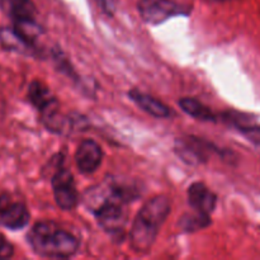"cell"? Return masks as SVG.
I'll use <instances>...</instances> for the list:
<instances>
[{
    "label": "cell",
    "instance_id": "obj_1",
    "mask_svg": "<svg viewBox=\"0 0 260 260\" xmlns=\"http://www.w3.org/2000/svg\"><path fill=\"white\" fill-rule=\"evenodd\" d=\"M169 213L170 201L167 196H156L142 206L129 231V245L134 251L144 254L151 249Z\"/></svg>",
    "mask_w": 260,
    "mask_h": 260
},
{
    "label": "cell",
    "instance_id": "obj_2",
    "mask_svg": "<svg viewBox=\"0 0 260 260\" xmlns=\"http://www.w3.org/2000/svg\"><path fill=\"white\" fill-rule=\"evenodd\" d=\"M30 248L45 258H70L78 251L79 241L73 234L57 228L53 222H38L27 235Z\"/></svg>",
    "mask_w": 260,
    "mask_h": 260
},
{
    "label": "cell",
    "instance_id": "obj_3",
    "mask_svg": "<svg viewBox=\"0 0 260 260\" xmlns=\"http://www.w3.org/2000/svg\"><path fill=\"white\" fill-rule=\"evenodd\" d=\"M126 202L109 197L104 200L95 210L98 225L109 234H119L124 230L127 223Z\"/></svg>",
    "mask_w": 260,
    "mask_h": 260
},
{
    "label": "cell",
    "instance_id": "obj_4",
    "mask_svg": "<svg viewBox=\"0 0 260 260\" xmlns=\"http://www.w3.org/2000/svg\"><path fill=\"white\" fill-rule=\"evenodd\" d=\"M52 189L55 201L63 211H70L78 205V192L70 170L58 168L52 175Z\"/></svg>",
    "mask_w": 260,
    "mask_h": 260
},
{
    "label": "cell",
    "instance_id": "obj_5",
    "mask_svg": "<svg viewBox=\"0 0 260 260\" xmlns=\"http://www.w3.org/2000/svg\"><path fill=\"white\" fill-rule=\"evenodd\" d=\"M139 13L142 19L152 25L161 24L174 15L187 13L173 0H140Z\"/></svg>",
    "mask_w": 260,
    "mask_h": 260
},
{
    "label": "cell",
    "instance_id": "obj_6",
    "mask_svg": "<svg viewBox=\"0 0 260 260\" xmlns=\"http://www.w3.org/2000/svg\"><path fill=\"white\" fill-rule=\"evenodd\" d=\"M210 142L198 137H180L175 141V152L178 156L190 165H198L207 161L210 154L213 151Z\"/></svg>",
    "mask_w": 260,
    "mask_h": 260
},
{
    "label": "cell",
    "instance_id": "obj_7",
    "mask_svg": "<svg viewBox=\"0 0 260 260\" xmlns=\"http://www.w3.org/2000/svg\"><path fill=\"white\" fill-rule=\"evenodd\" d=\"M102 159H103L102 147L94 140L81 141L75 152L76 165L83 174H91L95 172L101 167Z\"/></svg>",
    "mask_w": 260,
    "mask_h": 260
},
{
    "label": "cell",
    "instance_id": "obj_8",
    "mask_svg": "<svg viewBox=\"0 0 260 260\" xmlns=\"http://www.w3.org/2000/svg\"><path fill=\"white\" fill-rule=\"evenodd\" d=\"M217 197L203 183H193L188 189V203L193 211L211 215L216 207Z\"/></svg>",
    "mask_w": 260,
    "mask_h": 260
},
{
    "label": "cell",
    "instance_id": "obj_9",
    "mask_svg": "<svg viewBox=\"0 0 260 260\" xmlns=\"http://www.w3.org/2000/svg\"><path fill=\"white\" fill-rule=\"evenodd\" d=\"M28 98H29L30 103L41 112V114H45L47 112L58 108L57 99L51 94L47 86L43 85L38 80L30 83L29 88H28Z\"/></svg>",
    "mask_w": 260,
    "mask_h": 260
},
{
    "label": "cell",
    "instance_id": "obj_10",
    "mask_svg": "<svg viewBox=\"0 0 260 260\" xmlns=\"http://www.w3.org/2000/svg\"><path fill=\"white\" fill-rule=\"evenodd\" d=\"M0 45L4 50L13 51V52L22 53V55L33 56L37 53V46L30 45L29 42L20 37L13 27L0 28Z\"/></svg>",
    "mask_w": 260,
    "mask_h": 260
},
{
    "label": "cell",
    "instance_id": "obj_11",
    "mask_svg": "<svg viewBox=\"0 0 260 260\" xmlns=\"http://www.w3.org/2000/svg\"><path fill=\"white\" fill-rule=\"evenodd\" d=\"M29 222V212L24 203L12 202L0 213V225L9 230H19Z\"/></svg>",
    "mask_w": 260,
    "mask_h": 260
},
{
    "label": "cell",
    "instance_id": "obj_12",
    "mask_svg": "<svg viewBox=\"0 0 260 260\" xmlns=\"http://www.w3.org/2000/svg\"><path fill=\"white\" fill-rule=\"evenodd\" d=\"M128 96L146 113L150 116H154L156 118H167L170 116L169 107L165 106L162 102L157 101L154 96L145 94L140 90H131L128 93Z\"/></svg>",
    "mask_w": 260,
    "mask_h": 260
},
{
    "label": "cell",
    "instance_id": "obj_13",
    "mask_svg": "<svg viewBox=\"0 0 260 260\" xmlns=\"http://www.w3.org/2000/svg\"><path fill=\"white\" fill-rule=\"evenodd\" d=\"M0 9L12 19H33L37 10L30 0H0Z\"/></svg>",
    "mask_w": 260,
    "mask_h": 260
},
{
    "label": "cell",
    "instance_id": "obj_14",
    "mask_svg": "<svg viewBox=\"0 0 260 260\" xmlns=\"http://www.w3.org/2000/svg\"><path fill=\"white\" fill-rule=\"evenodd\" d=\"M13 29L20 36V37L24 38L27 42H29L30 45H35L37 42L38 38L42 35V28L38 24L36 18L33 19H20V20H14L13 22Z\"/></svg>",
    "mask_w": 260,
    "mask_h": 260
},
{
    "label": "cell",
    "instance_id": "obj_15",
    "mask_svg": "<svg viewBox=\"0 0 260 260\" xmlns=\"http://www.w3.org/2000/svg\"><path fill=\"white\" fill-rule=\"evenodd\" d=\"M179 106L190 117L201 121H216V116L208 107L203 106L201 102L193 98H183L179 101Z\"/></svg>",
    "mask_w": 260,
    "mask_h": 260
},
{
    "label": "cell",
    "instance_id": "obj_16",
    "mask_svg": "<svg viewBox=\"0 0 260 260\" xmlns=\"http://www.w3.org/2000/svg\"><path fill=\"white\" fill-rule=\"evenodd\" d=\"M211 223L210 215H206V213H201L194 211L192 213H185L179 221V226L183 231H188V233H192V231H198L201 229L207 228Z\"/></svg>",
    "mask_w": 260,
    "mask_h": 260
},
{
    "label": "cell",
    "instance_id": "obj_17",
    "mask_svg": "<svg viewBox=\"0 0 260 260\" xmlns=\"http://www.w3.org/2000/svg\"><path fill=\"white\" fill-rule=\"evenodd\" d=\"M244 136L248 140H250L255 146L260 147V126H250V124H245V126L239 127Z\"/></svg>",
    "mask_w": 260,
    "mask_h": 260
},
{
    "label": "cell",
    "instance_id": "obj_18",
    "mask_svg": "<svg viewBox=\"0 0 260 260\" xmlns=\"http://www.w3.org/2000/svg\"><path fill=\"white\" fill-rule=\"evenodd\" d=\"M14 253V248L12 244L7 240V238L0 235V259H8Z\"/></svg>",
    "mask_w": 260,
    "mask_h": 260
},
{
    "label": "cell",
    "instance_id": "obj_19",
    "mask_svg": "<svg viewBox=\"0 0 260 260\" xmlns=\"http://www.w3.org/2000/svg\"><path fill=\"white\" fill-rule=\"evenodd\" d=\"M98 3L101 4L102 9H103L108 15H112L114 13V10H116L114 0H98Z\"/></svg>",
    "mask_w": 260,
    "mask_h": 260
},
{
    "label": "cell",
    "instance_id": "obj_20",
    "mask_svg": "<svg viewBox=\"0 0 260 260\" xmlns=\"http://www.w3.org/2000/svg\"><path fill=\"white\" fill-rule=\"evenodd\" d=\"M12 203V201H10V197L8 194H0V213L4 212L5 208L8 207V206Z\"/></svg>",
    "mask_w": 260,
    "mask_h": 260
},
{
    "label": "cell",
    "instance_id": "obj_21",
    "mask_svg": "<svg viewBox=\"0 0 260 260\" xmlns=\"http://www.w3.org/2000/svg\"><path fill=\"white\" fill-rule=\"evenodd\" d=\"M207 2H217V3H220V2H229V0H207Z\"/></svg>",
    "mask_w": 260,
    "mask_h": 260
}]
</instances>
